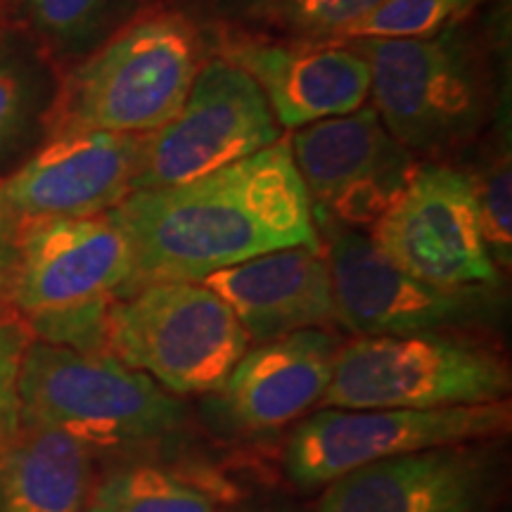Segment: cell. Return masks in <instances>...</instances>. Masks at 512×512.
Instances as JSON below:
<instances>
[{
	"label": "cell",
	"instance_id": "cell-5",
	"mask_svg": "<svg viewBox=\"0 0 512 512\" xmlns=\"http://www.w3.org/2000/svg\"><path fill=\"white\" fill-rule=\"evenodd\" d=\"M22 425L64 432L91 451H138L185 425L183 403L110 354L34 339L19 373Z\"/></svg>",
	"mask_w": 512,
	"mask_h": 512
},
{
	"label": "cell",
	"instance_id": "cell-24",
	"mask_svg": "<svg viewBox=\"0 0 512 512\" xmlns=\"http://www.w3.org/2000/svg\"><path fill=\"white\" fill-rule=\"evenodd\" d=\"M384 0H275L266 22L283 29L290 38L330 41L356 19L366 17Z\"/></svg>",
	"mask_w": 512,
	"mask_h": 512
},
{
	"label": "cell",
	"instance_id": "cell-10",
	"mask_svg": "<svg viewBox=\"0 0 512 512\" xmlns=\"http://www.w3.org/2000/svg\"><path fill=\"white\" fill-rule=\"evenodd\" d=\"M368 238L389 261L430 285H501L470 176L439 159L415 164L399 195L370 226Z\"/></svg>",
	"mask_w": 512,
	"mask_h": 512
},
{
	"label": "cell",
	"instance_id": "cell-8",
	"mask_svg": "<svg viewBox=\"0 0 512 512\" xmlns=\"http://www.w3.org/2000/svg\"><path fill=\"white\" fill-rule=\"evenodd\" d=\"M510 403L432 408H328L292 432L285 470L292 484L320 489L358 467L439 446H458L508 432Z\"/></svg>",
	"mask_w": 512,
	"mask_h": 512
},
{
	"label": "cell",
	"instance_id": "cell-14",
	"mask_svg": "<svg viewBox=\"0 0 512 512\" xmlns=\"http://www.w3.org/2000/svg\"><path fill=\"white\" fill-rule=\"evenodd\" d=\"M143 136L81 131L46 140L17 171L0 178V214L22 223L119 207L136 190Z\"/></svg>",
	"mask_w": 512,
	"mask_h": 512
},
{
	"label": "cell",
	"instance_id": "cell-4",
	"mask_svg": "<svg viewBox=\"0 0 512 512\" xmlns=\"http://www.w3.org/2000/svg\"><path fill=\"white\" fill-rule=\"evenodd\" d=\"M131 283V242L112 209L19 223L8 297L41 342L105 354L107 311Z\"/></svg>",
	"mask_w": 512,
	"mask_h": 512
},
{
	"label": "cell",
	"instance_id": "cell-22",
	"mask_svg": "<svg viewBox=\"0 0 512 512\" xmlns=\"http://www.w3.org/2000/svg\"><path fill=\"white\" fill-rule=\"evenodd\" d=\"M477 197L479 223L491 261L510 266L512 261V164H510V114H496L494 133L484 143L475 171H467Z\"/></svg>",
	"mask_w": 512,
	"mask_h": 512
},
{
	"label": "cell",
	"instance_id": "cell-26",
	"mask_svg": "<svg viewBox=\"0 0 512 512\" xmlns=\"http://www.w3.org/2000/svg\"><path fill=\"white\" fill-rule=\"evenodd\" d=\"M275 0H183L200 22L221 29H252L266 22Z\"/></svg>",
	"mask_w": 512,
	"mask_h": 512
},
{
	"label": "cell",
	"instance_id": "cell-12",
	"mask_svg": "<svg viewBox=\"0 0 512 512\" xmlns=\"http://www.w3.org/2000/svg\"><path fill=\"white\" fill-rule=\"evenodd\" d=\"M287 138L313 221L373 226L418 164L413 152L389 136L373 105L313 121Z\"/></svg>",
	"mask_w": 512,
	"mask_h": 512
},
{
	"label": "cell",
	"instance_id": "cell-17",
	"mask_svg": "<svg viewBox=\"0 0 512 512\" xmlns=\"http://www.w3.org/2000/svg\"><path fill=\"white\" fill-rule=\"evenodd\" d=\"M202 283L238 316L249 342L264 344L335 323V297L323 249H280L221 268Z\"/></svg>",
	"mask_w": 512,
	"mask_h": 512
},
{
	"label": "cell",
	"instance_id": "cell-21",
	"mask_svg": "<svg viewBox=\"0 0 512 512\" xmlns=\"http://www.w3.org/2000/svg\"><path fill=\"white\" fill-rule=\"evenodd\" d=\"M81 512H221V505L176 472L138 463L102 479Z\"/></svg>",
	"mask_w": 512,
	"mask_h": 512
},
{
	"label": "cell",
	"instance_id": "cell-11",
	"mask_svg": "<svg viewBox=\"0 0 512 512\" xmlns=\"http://www.w3.org/2000/svg\"><path fill=\"white\" fill-rule=\"evenodd\" d=\"M328 235L335 323L356 337L453 332L482 320L494 287H439L389 261L361 230L316 219Z\"/></svg>",
	"mask_w": 512,
	"mask_h": 512
},
{
	"label": "cell",
	"instance_id": "cell-15",
	"mask_svg": "<svg viewBox=\"0 0 512 512\" xmlns=\"http://www.w3.org/2000/svg\"><path fill=\"white\" fill-rule=\"evenodd\" d=\"M491 472L482 453L439 446L363 465L325 486L316 512H484Z\"/></svg>",
	"mask_w": 512,
	"mask_h": 512
},
{
	"label": "cell",
	"instance_id": "cell-9",
	"mask_svg": "<svg viewBox=\"0 0 512 512\" xmlns=\"http://www.w3.org/2000/svg\"><path fill=\"white\" fill-rule=\"evenodd\" d=\"M280 138L278 119L252 76L211 55L181 112L143 136L136 190L190 183L266 150Z\"/></svg>",
	"mask_w": 512,
	"mask_h": 512
},
{
	"label": "cell",
	"instance_id": "cell-13",
	"mask_svg": "<svg viewBox=\"0 0 512 512\" xmlns=\"http://www.w3.org/2000/svg\"><path fill=\"white\" fill-rule=\"evenodd\" d=\"M211 41L214 55L252 76L287 131L356 112L370 95L366 57L349 43L271 41L247 29L221 27H211Z\"/></svg>",
	"mask_w": 512,
	"mask_h": 512
},
{
	"label": "cell",
	"instance_id": "cell-7",
	"mask_svg": "<svg viewBox=\"0 0 512 512\" xmlns=\"http://www.w3.org/2000/svg\"><path fill=\"white\" fill-rule=\"evenodd\" d=\"M510 392L508 363L494 349L451 332L356 337L337 349L328 408L482 406Z\"/></svg>",
	"mask_w": 512,
	"mask_h": 512
},
{
	"label": "cell",
	"instance_id": "cell-1",
	"mask_svg": "<svg viewBox=\"0 0 512 512\" xmlns=\"http://www.w3.org/2000/svg\"><path fill=\"white\" fill-rule=\"evenodd\" d=\"M112 216L131 242L128 292L171 280L202 283L280 249H323L290 138L190 183L131 192Z\"/></svg>",
	"mask_w": 512,
	"mask_h": 512
},
{
	"label": "cell",
	"instance_id": "cell-29",
	"mask_svg": "<svg viewBox=\"0 0 512 512\" xmlns=\"http://www.w3.org/2000/svg\"><path fill=\"white\" fill-rule=\"evenodd\" d=\"M261 512H287V510H261Z\"/></svg>",
	"mask_w": 512,
	"mask_h": 512
},
{
	"label": "cell",
	"instance_id": "cell-3",
	"mask_svg": "<svg viewBox=\"0 0 512 512\" xmlns=\"http://www.w3.org/2000/svg\"><path fill=\"white\" fill-rule=\"evenodd\" d=\"M347 43L366 57L377 117L413 155L465 150L501 112L489 48L465 24L430 38Z\"/></svg>",
	"mask_w": 512,
	"mask_h": 512
},
{
	"label": "cell",
	"instance_id": "cell-16",
	"mask_svg": "<svg viewBox=\"0 0 512 512\" xmlns=\"http://www.w3.org/2000/svg\"><path fill=\"white\" fill-rule=\"evenodd\" d=\"M337 349L328 330H302L247 349L216 389V411L233 430L245 434L290 425L323 401Z\"/></svg>",
	"mask_w": 512,
	"mask_h": 512
},
{
	"label": "cell",
	"instance_id": "cell-18",
	"mask_svg": "<svg viewBox=\"0 0 512 512\" xmlns=\"http://www.w3.org/2000/svg\"><path fill=\"white\" fill-rule=\"evenodd\" d=\"M93 491V451L50 427L22 425L0 448V512H81Z\"/></svg>",
	"mask_w": 512,
	"mask_h": 512
},
{
	"label": "cell",
	"instance_id": "cell-20",
	"mask_svg": "<svg viewBox=\"0 0 512 512\" xmlns=\"http://www.w3.org/2000/svg\"><path fill=\"white\" fill-rule=\"evenodd\" d=\"M159 0H19L31 38L48 57L79 62Z\"/></svg>",
	"mask_w": 512,
	"mask_h": 512
},
{
	"label": "cell",
	"instance_id": "cell-19",
	"mask_svg": "<svg viewBox=\"0 0 512 512\" xmlns=\"http://www.w3.org/2000/svg\"><path fill=\"white\" fill-rule=\"evenodd\" d=\"M57 81L50 57L27 34H0V166L46 138Z\"/></svg>",
	"mask_w": 512,
	"mask_h": 512
},
{
	"label": "cell",
	"instance_id": "cell-6",
	"mask_svg": "<svg viewBox=\"0 0 512 512\" xmlns=\"http://www.w3.org/2000/svg\"><path fill=\"white\" fill-rule=\"evenodd\" d=\"M249 349L238 316L204 283H150L114 299L105 354L174 396L211 394Z\"/></svg>",
	"mask_w": 512,
	"mask_h": 512
},
{
	"label": "cell",
	"instance_id": "cell-28",
	"mask_svg": "<svg viewBox=\"0 0 512 512\" xmlns=\"http://www.w3.org/2000/svg\"><path fill=\"white\" fill-rule=\"evenodd\" d=\"M5 12H8V0H0V34H3L5 29V22H8V17H5Z\"/></svg>",
	"mask_w": 512,
	"mask_h": 512
},
{
	"label": "cell",
	"instance_id": "cell-27",
	"mask_svg": "<svg viewBox=\"0 0 512 512\" xmlns=\"http://www.w3.org/2000/svg\"><path fill=\"white\" fill-rule=\"evenodd\" d=\"M19 223L0 214V297L10 294V280L17 259Z\"/></svg>",
	"mask_w": 512,
	"mask_h": 512
},
{
	"label": "cell",
	"instance_id": "cell-23",
	"mask_svg": "<svg viewBox=\"0 0 512 512\" xmlns=\"http://www.w3.org/2000/svg\"><path fill=\"white\" fill-rule=\"evenodd\" d=\"M486 0H384L370 15L337 31L330 41H368V38H430L465 24Z\"/></svg>",
	"mask_w": 512,
	"mask_h": 512
},
{
	"label": "cell",
	"instance_id": "cell-2",
	"mask_svg": "<svg viewBox=\"0 0 512 512\" xmlns=\"http://www.w3.org/2000/svg\"><path fill=\"white\" fill-rule=\"evenodd\" d=\"M211 55L209 24L183 5L159 0L57 81L43 140L81 131H157L181 112Z\"/></svg>",
	"mask_w": 512,
	"mask_h": 512
},
{
	"label": "cell",
	"instance_id": "cell-25",
	"mask_svg": "<svg viewBox=\"0 0 512 512\" xmlns=\"http://www.w3.org/2000/svg\"><path fill=\"white\" fill-rule=\"evenodd\" d=\"M31 344V330L17 311L0 309V448L22 427L19 373Z\"/></svg>",
	"mask_w": 512,
	"mask_h": 512
}]
</instances>
